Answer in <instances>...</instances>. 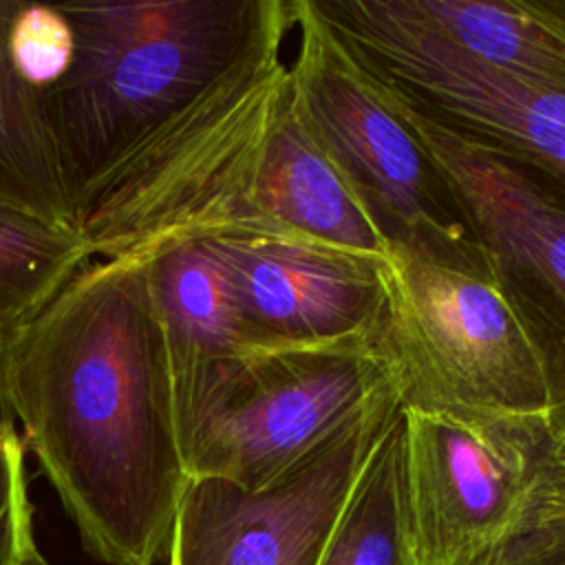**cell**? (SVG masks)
Returning <instances> with one entry per match:
<instances>
[{
    "label": "cell",
    "instance_id": "obj_1",
    "mask_svg": "<svg viewBox=\"0 0 565 565\" xmlns=\"http://www.w3.org/2000/svg\"><path fill=\"white\" fill-rule=\"evenodd\" d=\"M0 393L84 550L104 565L159 563L190 479L146 265L86 263L0 342Z\"/></svg>",
    "mask_w": 565,
    "mask_h": 565
},
{
    "label": "cell",
    "instance_id": "obj_2",
    "mask_svg": "<svg viewBox=\"0 0 565 565\" xmlns=\"http://www.w3.org/2000/svg\"><path fill=\"white\" fill-rule=\"evenodd\" d=\"M282 0H68V73L42 95L60 166L82 207L150 139L221 82Z\"/></svg>",
    "mask_w": 565,
    "mask_h": 565
},
{
    "label": "cell",
    "instance_id": "obj_3",
    "mask_svg": "<svg viewBox=\"0 0 565 565\" xmlns=\"http://www.w3.org/2000/svg\"><path fill=\"white\" fill-rule=\"evenodd\" d=\"M395 399L377 340L260 349L172 373L188 479L212 477L245 490L276 483Z\"/></svg>",
    "mask_w": 565,
    "mask_h": 565
},
{
    "label": "cell",
    "instance_id": "obj_4",
    "mask_svg": "<svg viewBox=\"0 0 565 565\" xmlns=\"http://www.w3.org/2000/svg\"><path fill=\"white\" fill-rule=\"evenodd\" d=\"M402 459L422 565H490L565 503L554 411L402 408Z\"/></svg>",
    "mask_w": 565,
    "mask_h": 565
},
{
    "label": "cell",
    "instance_id": "obj_5",
    "mask_svg": "<svg viewBox=\"0 0 565 565\" xmlns=\"http://www.w3.org/2000/svg\"><path fill=\"white\" fill-rule=\"evenodd\" d=\"M289 77L322 148L391 245L494 278L426 148L313 0H294Z\"/></svg>",
    "mask_w": 565,
    "mask_h": 565
},
{
    "label": "cell",
    "instance_id": "obj_6",
    "mask_svg": "<svg viewBox=\"0 0 565 565\" xmlns=\"http://www.w3.org/2000/svg\"><path fill=\"white\" fill-rule=\"evenodd\" d=\"M377 347L402 408L556 413L543 355L490 276L391 245Z\"/></svg>",
    "mask_w": 565,
    "mask_h": 565
},
{
    "label": "cell",
    "instance_id": "obj_7",
    "mask_svg": "<svg viewBox=\"0 0 565 565\" xmlns=\"http://www.w3.org/2000/svg\"><path fill=\"white\" fill-rule=\"evenodd\" d=\"M377 82L446 179L497 285L536 342L565 424V194L527 163L444 124L384 79Z\"/></svg>",
    "mask_w": 565,
    "mask_h": 565
},
{
    "label": "cell",
    "instance_id": "obj_8",
    "mask_svg": "<svg viewBox=\"0 0 565 565\" xmlns=\"http://www.w3.org/2000/svg\"><path fill=\"white\" fill-rule=\"evenodd\" d=\"M313 7L417 108L527 163L565 194V93L475 62L395 15L386 0H313Z\"/></svg>",
    "mask_w": 565,
    "mask_h": 565
},
{
    "label": "cell",
    "instance_id": "obj_9",
    "mask_svg": "<svg viewBox=\"0 0 565 565\" xmlns=\"http://www.w3.org/2000/svg\"><path fill=\"white\" fill-rule=\"evenodd\" d=\"M397 411V399L380 406L263 490L190 479L168 565H318L373 441Z\"/></svg>",
    "mask_w": 565,
    "mask_h": 565
},
{
    "label": "cell",
    "instance_id": "obj_10",
    "mask_svg": "<svg viewBox=\"0 0 565 565\" xmlns=\"http://www.w3.org/2000/svg\"><path fill=\"white\" fill-rule=\"evenodd\" d=\"M201 241L223 265L258 349L377 340L386 265L294 232L247 230Z\"/></svg>",
    "mask_w": 565,
    "mask_h": 565
},
{
    "label": "cell",
    "instance_id": "obj_11",
    "mask_svg": "<svg viewBox=\"0 0 565 565\" xmlns=\"http://www.w3.org/2000/svg\"><path fill=\"white\" fill-rule=\"evenodd\" d=\"M249 207L256 230L294 232L388 263V238L322 148L291 88V77L256 166Z\"/></svg>",
    "mask_w": 565,
    "mask_h": 565
},
{
    "label": "cell",
    "instance_id": "obj_12",
    "mask_svg": "<svg viewBox=\"0 0 565 565\" xmlns=\"http://www.w3.org/2000/svg\"><path fill=\"white\" fill-rule=\"evenodd\" d=\"M459 53L565 93V0H386Z\"/></svg>",
    "mask_w": 565,
    "mask_h": 565
},
{
    "label": "cell",
    "instance_id": "obj_13",
    "mask_svg": "<svg viewBox=\"0 0 565 565\" xmlns=\"http://www.w3.org/2000/svg\"><path fill=\"white\" fill-rule=\"evenodd\" d=\"M139 260L148 269L172 373L260 351L205 241L172 243Z\"/></svg>",
    "mask_w": 565,
    "mask_h": 565
},
{
    "label": "cell",
    "instance_id": "obj_14",
    "mask_svg": "<svg viewBox=\"0 0 565 565\" xmlns=\"http://www.w3.org/2000/svg\"><path fill=\"white\" fill-rule=\"evenodd\" d=\"M22 0H0V205L77 230L40 90L15 73L7 38Z\"/></svg>",
    "mask_w": 565,
    "mask_h": 565
},
{
    "label": "cell",
    "instance_id": "obj_15",
    "mask_svg": "<svg viewBox=\"0 0 565 565\" xmlns=\"http://www.w3.org/2000/svg\"><path fill=\"white\" fill-rule=\"evenodd\" d=\"M318 565H422L406 501L402 406L373 441Z\"/></svg>",
    "mask_w": 565,
    "mask_h": 565
},
{
    "label": "cell",
    "instance_id": "obj_16",
    "mask_svg": "<svg viewBox=\"0 0 565 565\" xmlns=\"http://www.w3.org/2000/svg\"><path fill=\"white\" fill-rule=\"evenodd\" d=\"M90 260L77 230L0 205V342L38 316Z\"/></svg>",
    "mask_w": 565,
    "mask_h": 565
},
{
    "label": "cell",
    "instance_id": "obj_17",
    "mask_svg": "<svg viewBox=\"0 0 565 565\" xmlns=\"http://www.w3.org/2000/svg\"><path fill=\"white\" fill-rule=\"evenodd\" d=\"M7 49L20 79L35 90L57 84L75 57V31L60 4L20 2Z\"/></svg>",
    "mask_w": 565,
    "mask_h": 565
},
{
    "label": "cell",
    "instance_id": "obj_18",
    "mask_svg": "<svg viewBox=\"0 0 565 565\" xmlns=\"http://www.w3.org/2000/svg\"><path fill=\"white\" fill-rule=\"evenodd\" d=\"M31 547L35 536L26 450L18 426H11L0 437V565H22Z\"/></svg>",
    "mask_w": 565,
    "mask_h": 565
},
{
    "label": "cell",
    "instance_id": "obj_19",
    "mask_svg": "<svg viewBox=\"0 0 565 565\" xmlns=\"http://www.w3.org/2000/svg\"><path fill=\"white\" fill-rule=\"evenodd\" d=\"M490 565H565V503L510 543Z\"/></svg>",
    "mask_w": 565,
    "mask_h": 565
},
{
    "label": "cell",
    "instance_id": "obj_20",
    "mask_svg": "<svg viewBox=\"0 0 565 565\" xmlns=\"http://www.w3.org/2000/svg\"><path fill=\"white\" fill-rule=\"evenodd\" d=\"M11 426H15V422H13L9 408H7L4 399H2V393H0V437H2Z\"/></svg>",
    "mask_w": 565,
    "mask_h": 565
},
{
    "label": "cell",
    "instance_id": "obj_21",
    "mask_svg": "<svg viewBox=\"0 0 565 565\" xmlns=\"http://www.w3.org/2000/svg\"><path fill=\"white\" fill-rule=\"evenodd\" d=\"M22 565H53V563H49V561L42 556V552L38 550V545H35V547L29 550V554H26L24 561H22Z\"/></svg>",
    "mask_w": 565,
    "mask_h": 565
}]
</instances>
